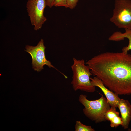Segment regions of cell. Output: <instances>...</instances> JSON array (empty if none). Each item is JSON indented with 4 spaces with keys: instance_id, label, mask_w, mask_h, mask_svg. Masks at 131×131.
Returning a JSON list of instances; mask_svg holds the SVG:
<instances>
[{
    "instance_id": "1",
    "label": "cell",
    "mask_w": 131,
    "mask_h": 131,
    "mask_svg": "<svg viewBox=\"0 0 131 131\" xmlns=\"http://www.w3.org/2000/svg\"><path fill=\"white\" fill-rule=\"evenodd\" d=\"M92 75L118 95H131V55L106 52L86 62Z\"/></svg>"
},
{
    "instance_id": "2",
    "label": "cell",
    "mask_w": 131,
    "mask_h": 131,
    "mask_svg": "<svg viewBox=\"0 0 131 131\" xmlns=\"http://www.w3.org/2000/svg\"><path fill=\"white\" fill-rule=\"evenodd\" d=\"M73 63L71 67L73 72L71 84L73 90L93 93L95 87L91 84L90 76L92 75L89 67L85 65L83 59H77L74 57Z\"/></svg>"
},
{
    "instance_id": "3",
    "label": "cell",
    "mask_w": 131,
    "mask_h": 131,
    "mask_svg": "<svg viewBox=\"0 0 131 131\" xmlns=\"http://www.w3.org/2000/svg\"><path fill=\"white\" fill-rule=\"evenodd\" d=\"M99 99L90 100L87 98V96L81 94L79 97L78 101L84 106L83 111L84 115L89 119L96 123L105 121L106 113L110 108L106 98L100 94Z\"/></svg>"
},
{
    "instance_id": "4",
    "label": "cell",
    "mask_w": 131,
    "mask_h": 131,
    "mask_svg": "<svg viewBox=\"0 0 131 131\" xmlns=\"http://www.w3.org/2000/svg\"><path fill=\"white\" fill-rule=\"evenodd\" d=\"M110 21L119 28L131 29V0H115Z\"/></svg>"
},
{
    "instance_id": "5",
    "label": "cell",
    "mask_w": 131,
    "mask_h": 131,
    "mask_svg": "<svg viewBox=\"0 0 131 131\" xmlns=\"http://www.w3.org/2000/svg\"><path fill=\"white\" fill-rule=\"evenodd\" d=\"M47 6L46 0H28L26 8L32 25L35 31L41 28L47 20L44 15L45 8Z\"/></svg>"
},
{
    "instance_id": "6",
    "label": "cell",
    "mask_w": 131,
    "mask_h": 131,
    "mask_svg": "<svg viewBox=\"0 0 131 131\" xmlns=\"http://www.w3.org/2000/svg\"><path fill=\"white\" fill-rule=\"evenodd\" d=\"M25 48V51L28 53L32 57V67L34 70L40 72L43 69V66L46 65L50 68H54L59 71L49 61L46 59L45 54L46 47L43 39H41L36 46L27 45Z\"/></svg>"
},
{
    "instance_id": "7",
    "label": "cell",
    "mask_w": 131,
    "mask_h": 131,
    "mask_svg": "<svg viewBox=\"0 0 131 131\" xmlns=\"http://www.w3.org/2000/svg\"><path fill=\"white\" fill-rule=\"evenodd\" d=\"M90 79L93 86L98 87L102 90L110 106L117 107L120 99L118 95L107 88L102 81L97 77H90Z\"/></svg>"
},
{
    "instance_id": "8",
    "label": "cell",
    "mask_w": 131,
    "mask_h": 131,
    "mask_svg": "<svg viewBox=\"0 0 131 131\" xmlns=\"http://www.w3.org/2000/svg\"><path fill=\"white\" fill-rule=\"evenodd\" d=\"M117 107L121 115V125L124 129H126L128 128L131 121V105L128 100L121 99Z\"/></svg>"
},
{
    "instance_id": "9",
    "label": "cell",
    "mask_w": 131,
    "mask_h": 131,
    "mask_svg": "<svg viewBox=\"0 0 131 131\" xmlns=\"http://www.w3.org/2000/svg\"><path fill=\"white\" fill-rule=\"evenodd\" d=\"M125 32L123 33L120 32H114L108 38L109 41H118L124 40L125 38H127L129 41L128 45L124 47L122 49V52L128 53V51L131 50V29H125Z\"/></svg>"
},
{
    "instance_id": "10",
    "label": "cell",
    "mask_w": 131,
    "mask_h": 131,
    "mask_svg": "<svg viewBox=\"0 0 131 131\" xmlns=\"http://www.w3.org/2000/svg\"><path fill=\"white\" fill-rule=\"evenodd\" d=\"M116 108L111 106L105 114L106 120L110 121V126L112 128H116L122 123L121 117L119 116V113L116 111Z\"/></svg>"
},
{
    "instance_id": "11",
    "label": "cell",
    "mask_w": 131,
    "mask_h": 131,
    "mask_svg": "<svg viewBox=\"0 0 131 131\" xmlns=\"http://www.w3.org/2000/svg\"><path fill=\"white\" fill-rule=\"evenodd\" d=\"M75 131H95V130L89 126L83 124L79 121L76 122L75 126Z\"/></svg>"
},
{
    "instance_id": "12",
    "label": "cell",
    "mask_w": 131,
    "mask_h": 131,
    "mask_svg": "<svg viewBox=\"0 0 131 131\" xmlns=\"http://www.w3.org/2000/svg\"><path fill=\"white\" fill-rule=\"evenodd\" d=\"M53 6L56 7L63 6L68 8L67 0H54Z\"/></svg>"
},
{
    "instance_id": "13",
    "label": "cell",
    "mask_w": 131,
    "mask_h": 131,
    "mask_svg": "<svg viewBox=\"0 0 131 131\" xmlns=\"http://www.w3.org/2000/svg\"><path fill=\"white\" fill-rule=\"evenodd\" d=\"M79 0H67L68 8L71 9L74 8Z\"/></svg>"
},
{
    "instance_id": "14",
    "label": "cell",
    "mask_w": 131,
    "mask_h": 131,
    "mask_svg": "<svg viewBox=\"0 0 131 131\" xmlns=\"http://www.w3.org/2000/svg\"><path fill=\"white\" fill-rule=\"evenodd\" d=\"M47 6L50 8H52L53 6L54 0H46Z\"/></svg>"
}]
</instances>
